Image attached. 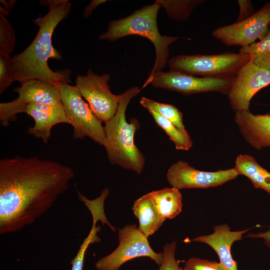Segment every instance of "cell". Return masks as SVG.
<instances>
[{"mask_svg":"<svg viewBox=\"0 0 270 270\" xmlns=\"http://www.w3.org/2000/svg\"><path fill=\"white\" fill-rule=\"evenodd\" d=\"M74 170L16 156L0 160V234L19 231L44 214L68 188Z\"/></svg>","mask_w":270,"mask_h":270,"instance_id":"1","label":"cell"},{"mask_svg":"<svg viewBox=\"0 0 270 270\" xmlns=\"http://www.w3.org/2000/svg\"><path fill=\"white\" fill-rule=\"evenodd\" d=\"M248 238H262L264 240L265 244L270 248V226L268 229L262 232L258 233H250L247 236Z\"/></svg>","mask_w":270,"mask_h":270,"instance_id":"30","label":"cell"},{"mask_svg":"<svg viewBox=\"0 0 270 270\" xmlns=\"http://www.w3.org/2000/svg\"><path fill=\"white\" fill-rule=\"evenodd\" d=\"M14 92L18 94L15 100L0 103V123L4 127L16 120V115L24 112L30 104H62L60 94L54 84L40 80H30L20 84Z\"/></svg>","mask_w":270,"mask_h":270,"instance_id":"9","label":"cell"},{"mask_svg":"<svg viewBox=\"0 0 270 270\" xmlns=\"http://www.w3.org/2000/svg\"><path fill=\"white\" fill-rule=\"evenodd\" d=\"M184 270H226L220 263L196 257H192L186 262Z\"/></svg>","mask_w":270,"mask_h":270,"instance_id":"27","label":"cell"},{"mask_svg":"<svg viewBox=\"0 0 270 270\" xmlns=\"http://www.w3.org/2000/svg\"><path fill=\"white\" fill-rule=\"evenodd\" d=\"M0 14H2L4 16H7L9 15V12L8 10L0 6Z\"/></svg>","mask_w":270,"mask_h":270,"instance_id":"33","label":"cell"},{"mask_svg":"<svg viewBox=\"0 0 270 270\" xmlns=\"http://www.w3.org/2000/svg\"><path fill=\"white\" fill-rule=\"evenodd\" d=\"M96 242V238L95 236L92 233H89L88 236L84 240L76 256L71 262L72 264L71 270H83L84 256L86 250L90 244Z\"/></svg>","mask_w":270,"mask_h":270,"instance_id":"28","label":"cell"},{"mask_svg":"<svg viewBox=\"0 0 270 270\" xmlns=\"http://www.w3.org/2000/svg\"><path fill=\"white\" fill-rule=\"evenodd\" d=\"M156 123L162 128L174 143L177 150H188L192 146V140L188 134H186L178 128L168 120L162 116L152 110H148Z\"/></svg>","mask_w":270,"mask_h":270,"instance_id":"20","label":"cell"},{"mask_svg":"<svg viewBox=\"0 0 270 270\" xmlns=\"http://www.w3.org/2000/svg\"><path fill=\"white\" fill-rule=\"evenodd\" d=\"M14 28L6 16L0 14V54L10 55L16 45Z\"/></svg>","mask_w":270,"mask_h":270,"instance_id":"24","label":"cell"},{"mask_svg":"<svg viewBox=\"0 0 270 270\" xmlns=\"http://www.w3.org/2000/svg\"><path fill=\"white\" fill-rule=\"evenodd\" d=\"M268 32H270V24L269 27H268Z\"/></svg>","mask_w":270,"mask_h":270,"instance_id":"34","label":"cell"},{"mask_svg":"<svg viewBox=\"0 0 270 270\" xmlns=\"http://www.w3.org/2000/svg\"><path fill=\"white\" fill-rule=\"evenodd\" d=\"M234 78L198 77L177 72L162 70L148 76L142 88L151 84L156 88L186 95L209 92H217L227 94Z\"/></svg>","mask_w":270,"mask_h":270,"instance_id":"10","label":"cell"},{"mask_svg":"<svg viewBox=\"0 0 270 270\" xmlns=\"http://www.w3.org/2000/svg\"><path fill=\"white\" fill-rule=\"evenodd\" d=\"M239 14L236 22L246 20L254 13L252 2L250 0H238Z\"/></svg>","mask_w":270,"mask_h":270,"instance_id":"29","label":"cell"},{"mask_svg":"<svg viewBox=\"0 0 270 270\" xmlns=\"http://www.w3.org/2000/svg\"><path fill=\"white\" fill-rule=\"evenodd\" d=\"M239 52L250 56L258 66L270 70V32L258 42L240 48Z\"/></svg>","mask_w":270,"mask_h":270,"instance_id":"21","label":"cell"},{"mask_svg":"<svg viewBox=\"0 0 270 270\" xmlns=\"http://www.w3.org/2000/svg\"><path fill=\"white\" fill-rule=\"evenodd\" d=\"M42 6L48 8L43 16L32 20L38 27V32L31 44L22 52L11 58L14 82L20 84L30 80H40L54 86L71 82L69 69L52 70L49 59L62 60L61 54L52 44V36L58 25L69 16L72 4L68 0H42Z\"/></svg>","mask_w":270,"mask_h":270,"instance_id":"2","label":"cell"},{"mask_svg":"<svg viewBox=\"0 0 270 270\" xmlns=\"http://www.w3.org/2000/svg\"><path fill=\"white\" fill-rule=\"evenodd\" d=\"M250 229L232 231L227 224H223L214 226L212 234L198 236L192 241L204 243L210 246L226 270H238L237 262L232 254V246L234 242L242 240V236Z\"/></svg>","mask_w":270,"mask_h":270,"instance_id":"15","label":"cell"},{"mask_svg":"<svg viewBox=\"0 0 270 270\" xmlns=\"http://www.w3.org/2000/svg\"><path fill=\"white\" fill-rule=\"evenodd\" d=\"M238 175L247 177L256 188L262 189L270 196V172L261 166L252 156L238 155L234 168Z\"/></svg>","mask_w":270,"mask_h":270,"instance_id":"18","label":"cell"},{"mask_svg":"<svg viewBox=\"0 0 270 270\" xmlns=\"http://www.w3.org/2000/svg\"><path fill=\"white\" fill-rule=\"evenodd\" d=\"M160 214L166 220L172 219L182 210V195L180 190L166 188L148 192Z\"/></svg>","mask_w":270,"mask_h":270,"instance_id":"19","label":"cell"},{"mask_svg":"<svg viewBox=\"0 0 270 270\" xmlns=\"http://www.w3.org/2000/svg\"><path fill=\"white\" fill-rule=\"evenodd\" d=\"M106 0H92L85 8L82 13V16L84 18L90 17L93 10L100 4L106 2Z\"/></svg>","mask_w":270,"mask_h":270,"instance_id":"31","label":"cell"},{"mask_svg":"<svg viewBox=\"0 0 270 270\" xmlns=\"http://www.w3.org/2000/svg\"><path fill=\"white\" fill-rule=\"evenodd\" d=\"M158 1L161 7L163 6L165 8L170 18L177 20L188 19L194 9L205 2L204 0Z\"/></svg>","mask_w":270,"mask_h":270,"instance_id":"23","label":"cell"},{"mask_svg":"<svg viewBox=\"0 0 270 270\" xmlns=\"http://www.w3.org/2000/svg\"><path fill=\"white\" fill-rule=\"evenodd\" d=\"M16 0H9L8 2L4 0H1L0 2L2 3L4 6L5 8L8 10H10L12 8L14 7Z\"/></svg>","mask_w":270,"mask_h":270,"instance_id":"32","label":"cell"},{"mask_svg":"<svg viewBox=\"0 0 270 270\" xmlns=\"http://www.w3.org/2000/svg\"><path fill=\"white\" fill-rule=\"evenodd\" d=\"M119 244L112 253L95 263L97 270H118L125 262L138 257H148L160 266L163 252H156L150 246L148 237L132 224L118 229Z\"/></svg>","mask_w":270,"mask_h":270,"instance_id":"7","label":"cell"},{"mask_svg":"<svg viewBox=\"0 0 270 270\" xmlns=\"http://www.w3.org/2000/svg\"><path fill=\"white\" fill-rule=\"evenodd\" d=\"M251 60L248 54L224 52L216 54H180L168 61L170 71L192 76L233 78Z\"/></svg>","mask_w":270,"mask_h":270,"instance_id":"5","label":"cell"},{"mask_svg":"<svg viewBox=\"0 0 270 270\" xmlns=\"http://www.w3.org/2000/svg\"><path fill=\"white\" fill-rule=\"evenodd\" d=\"M238 176L234 168L206 172L196 169L182 160L172 164L166 174L170 184L179 190L218 186L234 180Z\"/></svg>","mask_w":270,"mask_h":270,"instance_id":"13","label":"cell"},{"mask_svg":"<svg viewBox=\"0 0 270 270\" xmlns=\"http://www.w3.org/2000/svg\"><path fill=\"white\" fill-rule=\"evenodd\" d=\"M14 82L10 55L0 54V94Z\"/></svg>","mask_w":270,"mask_h":270,"instance_id":"25","label":"cell"},{"mask_svg":"<svg viewBox=\"0 0 270 270\" xmlns=\"http://www.w3.org/2000/svg\"><path fill=\"white\" fill-rule=\"evenodd\" d=\"M161 7L158 0L136 10L126 18L110 21L107 31L98 38L111 42L130 35H137L150 40L154 44L156 59L149 76L162 71L166 66L168 56V46L179 39L178 36H162L157 24V16Z\"/></svg>","mask_w":270,"mask_h":270,"instance_id":"4","label":"cell"},{"mask_svg":"<svg viewBox=\"0 0 270 270\" xmlns=\"http://www.w3.org/2000/svg\"><path fill=\"white\" fill-rule=\"evenodd\" d=\"M110 76L100 75L88 70L86 76L78 74L76 86L92 110L102 122L110 120L116 114L121 94H114L110 89L108 82Z\"/></svg>","mask_w":270,"mask_h":270,"instance_id":"8","label":"cell"},{"mask_svg":"<svg viewBox=\"0 0 270 270\" xmlns=\"http://www.w3.org/2000/svg\"><path fill=\"white\" fill-rule=\"evenodd\" d=\"M140 104L148 110H152L168 120L180 130L188 134L183 122L182 114L175 106L156 102L144 96L141 97Z\"/></svg>","mask_w":270,"mask_h":270,"instance_id":"22","label":"cell"},{"mask_svg":"<svg viewBox=\"0 0 270 270\" xmlns=\"http://www.w3.org/2000/svg\"><path fill=\"white\" fill-rule=\"evenodd\" d=\"M23 112L30 116L34 120V126L28 129V133L40 138L45 144H48L50 138L51 130L54 126L62 123L69 124L62 104H46L32 103L28 104Z\"/></svg>","mask_w":270,"mask_h":270,"instance_id":"14","label":"cell"},{"mask_svg":"<svg viewBox=\"0 0 270 270\" xmlns=\"http://www.w3.org/2000/svg\"><path fill=\"white\" fill-rule=\"evenodd\" d=\"M234 120L247 142L261 150L270 148V114H254L250 110L236 112Z\"/></svg>","mask_w":270,"mask_h":270,"instance_id":"16","label":"cell"},{"mask_svg":"<svg viewBox=\"0 0 270 270\" xmlns=\"http://www.w3.org/2000/svg\"><path fill=\"white\" fill-rule=\"evenodd\" d=\"M270 2L266 3L250 18L214 30L212 36L228 46H250L268 32Z\"/></svg>","mask_w":270,"mask_h":270,"instance_id":"11","label":"cell"},{"mask_svg":"<svg viewBox=\"0 0 270 270\" xmlns=\"http://www.w3.org/2000/svg\"><path fill=\"white\" fill-rule=\"evenodd\" d=\"M140 90L132 87L121 94L114 116L104 123V130L106 142V148L110 162L140 174L142 172L145 158L134 142V136L140 128L136 118L126 120V109L130 100Z\"/></svg>","mask_w":270,"mask_h":270,"instance_id":"3","label":"cell"},{"mask_svg":"<svg viewBox=\"0 0 270 270\" xmlns=\"http://www.w3.org/2000/svg\"><path fill=\"white\" fill-rule=\"evenodd\" d=\"M176 242L166 244L163 248V259L158 270H184L180 266V260L175 258Z\"/></svg>","mask_w":270,"mask_h":270,"instance_id":"26","label":"cell"},{"mask_svg":"<svg viewBox=\"0 0 270 270\" xmlns=\"http://www.w3.org/2000/svg\"><path fill=\"white\" fill-rule=\"evenodd\" d=\"M270 84V70L250 60L234 77L227 94L232 108L236 112L250 110V100L260 90Z\"/></svg>","mask_w":270,"mask_h":270,"instance_id":"12","label":"cell"},{"mask_svg":"<svg viewBox=\"0 0 270 270\" xmlns=\"http://www.w3.org/2000/svg\"><path fill=\"white\" fill-rule=\"evenodd\" d=\"M132 209L138 219L139 230L148 238L153 234L165 220L148 193L136 200Z\"/></svg>","mask_w":270,"mask_h":270,"instance_id":"17","label":"cell"},{"mask_svg":"<svg viewBox=\"0 0 270 270\" xmlns=\"http://www.w3.org/2000/svg\"><path fill=\"white\" fill-rule=\"evenodd\" d=\"M55 86L69 124L73 128L74 138L84 140L88 136L105 147L106 142L102 122L84 100L76 86L64 83Z\"/></svg>","mask_w":270,"mask_h":270,"instance_id":"6","label":"cell"}]
</instances>
